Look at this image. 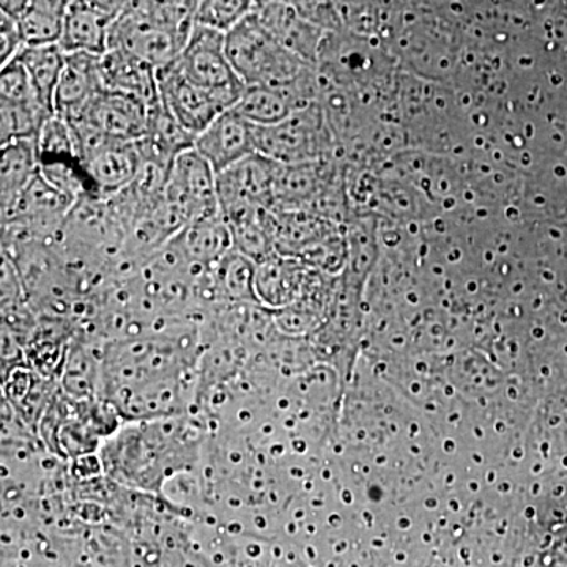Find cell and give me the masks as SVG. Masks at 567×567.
<instances>
[{
	"mask_svg": "<svg viewBox=\"0 0 567 567\" xmlns=\"http://www.w3.org/2000/svg\"><path fill=\"white\" fill-rule=\"evenodd\" d=\"M199 2H126L112 25L107 51H123L163 70L178 61Z\"/></svg>",
	"mask_w": 567,
	"mask_h": 567,
	"instance_id": "6da1fadb",
	"label": "cell"
},
{
	"mask_svg": "<svg viewBox=\"0 0 567 567\" xmlns=\"http://www.w3.org/2000/svg\"><path fill=\"white\" fill-rule=\"evenodd\" d=\"M226 54L245 87H287L311 65L278 43L252 11L226 33Z\"/></svg>",
	"mask_w": 567,
	"mask_h": 567,
	"instance_id": "7a4b0ae2",
	"label": "cell"
},
{
	"mask_svg": "<svg viewBox=\"0 0 567 567\" xmlns=\"http://www.w3.org/2000/svg\"><path fill=\"white\" fill-rule=\"evenodd\" d=\"M175 66L183 78L218 96L229 110L244 95L245 84L227 59L226 33L213 31L205 25H194L192 37Z\"/></svg>",
	"mask_w": 567,
	"mask_h": 567,
	"instance_id": "3957f363",
	"label": "cell"
},
{
	"mask_svg": "<svg viewBox=\"0 0 567 567\" xmlns=\"http://www.w3.org/2000/svg\"><path fill=\"white\" fill-rule=\"evenodd\" d=\"M323 130L322 106L312 104L293 112L278 125L256 126L257 153L281 166L320 162L328 148V134Z\"/></svg>",
	"mask_w": 567,
	"mask_h": 567,
	"instance_id": "277c9868",
	"label": "cell"
},
{
	"mask_svg": "<svg viewBox=\"0 0 567 567\" xmlns=\"http://www.w3.org/2000/svg\"><path fill=\"white\" fill-rule=\"evenodd\" d=\"M216 178L210 164L194 147L171 164L164 200L185 226L221 212Z\"/></svg>",
	"mask_w": 567,
	"mask_h": 567,
	"instance_id": "5b68a950",
	"label": "cell"
},
{
	"mask_svg": "<svg viewBox=\"0 0 567 567\" xmlns=\"http://www.w3.org/2000/svg\"><path fill=\"white\" fill-rule=\"evenodd\" d=\"M158 85L164 110L194 137L205 132L223 112L229 111L218 96L183 78L175 62L158 71Z\"/></svg>",
	"mask_w": 567,
	"mask_h": 567,
	"instance_id": "8992f818",
	"label": "cell"
},
{
	"mask_svg": "<svg viewBox=\"0 0 567 567\" xmlns=\"http://www.w3.org/2000/svg\"><path fill=\"white\" fill-rule=\"evenodd\" d=\"M148 112L151 110L134 96L103 91L80 111L63 118L85 123L111 140L137 142L147 133Z\"/></svg>",
	"mask_w": 567,
	"mask_h": 567,
	"instance_id": "52a82bcc",
	"label": "cell"
},
{
	"mask_svg": "<svg viewBox=\"0 0 567 567\" xmlns=\"http://www.w3.org/2000/svg\"><path fill=\"white\" fill-rule=\"evenodd\" d=\"M126 2H69L59 47L65 54L104 55L110 44L112 25L121 17Z\"/></svg>",
	"mask_w": 567,
	"mask_h": 567,
	"instance_id": "ba28073f",
	"label": "cell"
},
{
	"mask_svg": "<svg viewBox=\"0 0 567 567\" xmlns=\"http://www.w3.org/2000/svg\"><path fill=\"white\" fill-rule=\"evenodd\" d=\"M73 205V200L52 188L39 174L18 197L13 207L0 215V219L2 226L17 224L41 240L54 241Z\"/></svg>",
	"mask_w": 567,
	"mask_h": 567,
	"instance_id": "9c48e42d",
	"label": "cell"
},
{
	"mask_svg": "<svg viewBox=\"0 0 567 567\" xmlns=\"http://www.w3.org/2000/svg\"><path fill=\"white\" fill-rule=\"evenodd\" d=\"M194 148L207 159L216 175L257 153L256 126L234 110L223 112L200 133Z\"/></svg>",
	"mask_w": 567,
	"mask_h": 567,
	"instance_id": "30bf717a",
	"label": "cell"
},
{
	"mask_svg": "<svg viewBox=\"0 0 567 567\" xmlns=\"http://www.w3.org/2000/svg\"><path fill=\"white\" fill-rule=\"evenodd\" d=\"M279 171L281 164L256 153L218 174L219 208L252 204L271 210Z\"/></svg>",
	"mask_w": 567,
	"mask_h": 567,
	"instance_id": "8fae6325",
	"label": "cell"
},
{
	"mask_svg": "<svg viewBox=\"0 0 567 567\" xmlns=\"http://www.w3.org/2000/svg\"><path fill=\"white\" fill-rule=\"evenodd\" d=\"M100 197H112L132 186L140 175L144 156L140 142L111 140L81 162Z\"/></svg>",
	"mask_w": 567,
	"mask_h": 567,
	"instance_id": "7c38bea8",
	"label": "cell"
},
{
	"mask_svg": "<svg viewBox=\"0 0 567 567\" xmlns=\"http://www.w3.org/2000/svg\"><path fill=\"white\" fill-rule=\"evenodd\" d=\"M252 13L286 50L316 65L324 39L323 31L301 17L293 3L254 2Z\"/></svg>",
	"mask_w": 567,
	"mask_h": 567,
	"instance_id": "4fadbf2b",
	"label": "cell"
},
{
	"mask_svg": "<svg viewBox=\"0 0 567 567\" xmlns=\"http://www.w3.org/2000/svg\"><path fill=\"white\" fill-rule=\"evenodd\" d=\"M103 91L106 89L102 76V55L66 54L55 92L54 112L61 117H69Z\"/></svg>",
	"mask_w": 567,
	"mask_h": 567,
	"instance_id": "5bb4252c",
	"label": "cell"
},
{
	"mask_svg": "<svg viewBox=\"0 0 567 567\" xmlns=\"http://www.w3.org/2000/svg\"><path fill=\"white\" fill-rule=\"evenodd\" d=\"M102 76L106 91L134 96L148 110L162 103L159 102L158 70L134 55L123 51H107L102 55Z\"/></svg>",
	"mask_w": 567,
	"mask_h": 567,
	"instance_id": "9a60e30c",
	"label": "cell"
},
{
	"mask_svg": "<svg viewBox=\"0 0 567 567\" xmlns=\"http://www.w3.org/2000/svg\"><path fill=\"white\" fill-rule=\"evenodd\" d=\"M69 2L32 0L2 2L0 11L17 21L25 47H50L61 41Z\"/></svg>",
	"mask_w": 567,
	"mask_h": 567,
	"instance_id": "2e32d148",
	"label": "cell"
},
{
	"mask_svg": "<svg viewBox=\"0 0 567 567\" xmlns=\"http://www.w3.org/2000/svg\"><path fill=\"white\" fill-rule=\"evenodd\" d=\"M173 241L189 262L207 270L234 249L233 233L221 212L186 224Z\"/></svg>",
	"mask_w": 567,
	"mask_h": 567,
	"instance_id": "e0dca14e",
	"label": "cell"
},
{
	"mask_svg": "<svg viewBox=\"0 0 567 567\" xmlns=\"http://www.w3.org/2000/svg\"><path fill=\"white\" fill-rule=\"evenodd\" d=\"M40 174L37 141H18L0 155V215L10 210L22 192Z\"/></svg>",
	"mask_w": 567,
	"mask_h": 567,
	"instance_id": "ac0fdd59",
	"label": "cell"
},
{
	"mask_svg": "<svg viewBox=\"0 0 567 567\" xmlns=\"http://www.w3.org/2000/svg\"><path fill=\"white\" fill-rule=\"evenodd\" d=\"M137 142L144 159L169 169L181 153L194 147L196 137L183 130L159 103L148 112L147 133Z\"/></svg>",
	"mask_w": 567,
	"mask_h": 567,
	"instance_id": "d6986e66",
	"label": "cell"
},
{
	"mask_svg": "<svg viewBox=\"0 0 567 567\" xmlns=\"http://www.w3.org/2000/svg\"><path fill=\"white\" fill-rule=\"evenodd\" d=\"M257 264L233 249L210 268L219 305H259L256 295Z\"/></svg>",
	"mask_w": 567,
	"mask_h": 567,
	"instance_id": "ffe728a7",
	"label": "cell"
},
{
	"mask_svg": "<svg viewBox=\"0 0 567 567\" xmlns=\"http://www.w3.org/2000/svg\"><path fill=\"white\" fill-rule=\"evenodd\" d=\"M65 58L66 54L59 44H50V47H25L14 59L28 71L40 102L52 114H55V92L65 66Z\"/></svg>",
	"mask_w": 567,
	"mask_h": 567,
	"instance_id": "44dd1931",
	"label": "cell"
},
{
	"mask_svg": "<svg viewBox=\"0 0 567 567\" xmlns=\"http://www.w3.org/2000/svg\"><path fill=\"white\" fill-rule=\"evenodd\" d=\"M233 110L251 125L265 128L286 121L297 112V106L284 87L254 85L245 89L244 95Z\"/></svg>",
	"mask_w": 567,
	"mask_h": 567,
	"instance_id": "7402d4cb",
	"label": "cell"
},
{
	"mask_svg": "<svg viewBox=\"0 0 567 567\" xmlns=\"http://www.w3.org/2000/svg\"><path fill=\"white\" fill-rule=\"evenodd\" d=\"M52 112L40 102L11 103L0 100V145L37 141Z\"/></svg>",
	"mask_w": 567,
	"mask_h": 567,
	"instance_id": "603a6c76",
	"label": "cell"
},
{
	"mask_svg": "<svg viewBox=\"0 0 567 567\" xmlns=\"http://www.w3.org/2000/svg\"><path fill=\"white\" fill-rule=\"evenodd\" d=\"M40 175L50 183L52 188L58 189L74 204L82 197L95 194L80 159H44L40 162Z\"/></svg>",
	"mask_w": 567,
	"mask_h": 567,
	"instance_id": "cb8c5ba5",
	"label": "cell"
},
{
	"mask_svg": "<svg viewBox=\"0 0 567 567\" xmlns=\"http://www.w3.org/2000/svg\"><path fill=\"white\" fill-rule=\"evenodd\" d=\"M248 0H204L197 6L196 24L227 33L252 11Z\"/></svg>",
	"mask_w": 567,
	"mask_h": 567,
	"instance_id": "d4e9b609",
	"label": "cell"
},
{
	"mask_svg": "<svg viewBox=\"0 0 567 567\" xmlns=\"http://www.w3.org/2000/svg\"><path fill=\"white\" fill-rule=\"evenodd\" d=\"M37 151L40 162L44 159L76 158V145L69 122L61 115L54 114L44 122L37 137Z\"/></svg>",
	"mask_w": 567,
	"mask_h": 567,
	"instance_id": "484cf974",
	"label": "cell"
},
{
	"mask_svg": "<svg viewBox=\"0 0 567 567\" xmlns=\"http://www.w3.org/2000/svg\"><path fill=\"white\" fill-rule=\"evenodd\" d=\"M0 100L11 103L40 102L31 76L18 61L0 69Z\"/></svg>",
	"mask_w": 567,
	"mask_h": 567,
	"instance_id": "4316f807",
	"label": "cell"
},
{
	"mask_svg": "<svg viewBox=\"0 0 567 567\" xmlns=\"http://www.w3.org/2000/svg\"><path fill=\"white\" fill-rule=\"evenodd\" d=\"M24 48V40L17 21L0 11V69L13 62Z\"/></svg>",
	"mask_w": 567,
	"mask_h": 567,
	"instance_id": "83f0119b",
	"label": "cell"
}]
</instances>
